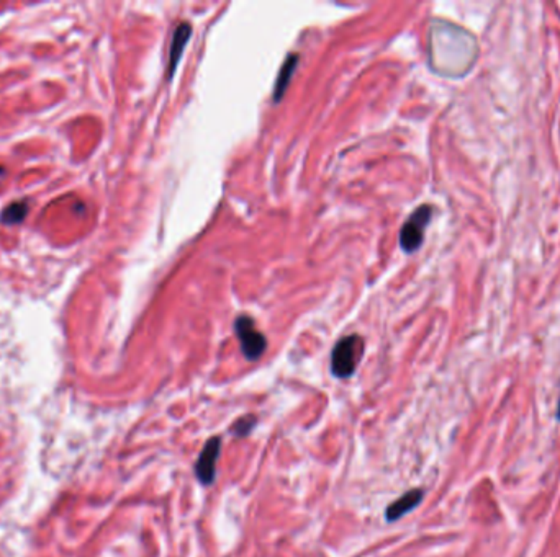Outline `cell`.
<instances>
[{
    "label": "cell",
    "instance_id": "2",
    "mask_svg": "<svg viewBox=\"0 0 560 557\" xmlns=\"http://www.w3.org/2000/svg\"><path fill=\"white\" fill-rule=\"evenodd\" d=\"M432 218V208L429 205H422L415 209L400 231V247L403 252L413 254L421 247L425 240V231Z\"/></svg>",
    "mask_w": 560,
    "mask_h": 557
},
{
    "label": "cell",
    "instance_id": "4",
    "mask_svg": "<svg viewBox=\"0 0 560 557\" xmlns=\"http://www.w3.org/2000/svg\"><path fill=\"white\" fill-rule=\"evenodd\" d=\"M221 440L220 436H211L206 440L199 460L195 462V474L200 484L211 486L216 476V461L220 458Z\"/></svg>",
    "mask_w": 560,
    "mask_h": 557
},
{
    "label": "cell",
    "instance_id": "8",
    "mask_svg": "<svg viewBox=\"0 0 560 557\" xmlns=\"http://www.w3.org/2000/svg\"><path fill=\"white\" fill-rule=\"evenodd\" d=\"M28 214V203L27 201H15L2 213V223L4 224H20L27 218Z\"/></svg>",
    "mask_w": 560,
    "mask_h": 557
},
{
    "label": "cell",
    "instance_id": "6",
    "mask_svg": "<svg viewBox=\"0 0 560 557\" xmlns=\"http://www.w3.org/2000/svg\"><path fill=\"white\" fill-rule=\"evenodd\" d=\"M192 34V25L190 23H180L179 27H177L175 33H174V38H172V44H171V57H169V74H167V77H169V81L174 76L175 69H177V64H179L180 57H182V53H184V48L187 46V41H189Z\"/></svg>",
    "mask_w": 560,
    "mask_h": 557
},
{
    "label": "cell",
    "instance_id": "3",
    "mask_svg": "<svg viewBox=\"0 0 560 557\" xmlns=\"http://www.w3.org/2000/svg\"><path fill=\"white\" fill-rule=\"evenodd\" d=\"M234 332L238 335L241 352H243L246 359L255 362V359L262 357L265 347H267V340L255 329L254 320L249 315H239L234 320Z\"/></svg>",
    "mask_w": 560,
    "mask_h": 557
},
{
    "label": "cell",
    "instance_id": "7",
    "mask_svg": "<svg viewBox=\"0 0 560 557\" xmlns=\"http://www.w3.org/2000/svg\"><path fill=\"white\" fill-rule=\"evenodd\" d=\"M297 64H298V54H288V57L285 59V62H284L282 69H280L279 77H277V82H275L274 102H279L280 98L284 97L285 88L288 87L290 78H292L293 72H295V69H297Z\"/></svg>",
    "mask_w": 560,
    "mask_h": 557
},
{
    "label": "cell",
    "instance_id": "10",
    "mask_svg": "<svg viewBox=\"0 0 560 557\" xmlns=\"http://www.w3.org/2000/svg\"><path fill=\"white\" fill-rule=\"evenodd\" d=\"M557 420L560 422V399H559V406H557Z\"/></svg>",
    "mask_w": 560,
    "mask_h": 557
},
{
    "label": "cell",
    "instance_id": "9",
    "mask_svg": "<svg viewBox=\"0 0 560 557\" xmlns=\"http://www.w3.org/2000/svg\"><path fill=\"white\" fill-rule=\"evenodd\" d=\"M255 422H258V418H255L254 415H251V413H249V415L241 417L239 420H236L234 425L231 427V433H233V435H236V436H239V438L248 436L249 433H251V430L254 428Z\"/></svg>",
    "mask_w": 560,
    "mask_h": 557
},
{
    "label": "cell",
    "instance_id": "1",
    "mask_svg": "<svg viewBox=\"0 0 560 557\" xmlns=\"http://www.w3.org/2000/svg\"><path fill=\"white\" fill-rule=\"evenodd\" d=\"M364 355V340L359 335H347L339 340L331 353V371L336 378H351L361 363Z\"/></svg>",
    "mask_w": 560,
    "mask_h": 557
},
{
    "label": "cell",
    "instance_id": "5",
    "mask_svg": "<svg viewBox=\"0 0 560 557\" xmlns=\"http://www.w3.org/2000/svg\"><path fill=\"white\" fill-rule=\"evenodd\" d=\"M422 497H425V492L421 489H413L406 492V494H403L400 499H396L393 504L388 505V509L385 510L387 521H396L401 516H405L408 511L415 510L421 504Z\"/></svg>",
    "mask_w": 560,
    "mask_h": 557
},
{
    "label": "cell",
    "instance_id": "11",
    "mask_svg": "<svg viewBox=\"0 0 560 557\" xmlns=\"http://www.w3.org/2000/svg\"><path fill=\"white\" fill-rule=\"evenodd\" d=\"M4 175H5V172H4L2 167H0V181H2V177H4Z\"/></svg>",
    "mask_w": 560,
    "mask_h": 557
}]
</instances>
